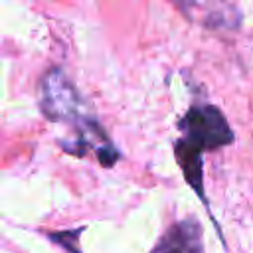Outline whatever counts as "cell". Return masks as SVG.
<instances>
[{
  "mask_svg": "<svg viewBox=\"0 0 253 253\" xmlns=\"http://www.w3.org/2000/svg\"><path fill=\"white\" fill-rule=\"evenodd\" d=\"M42 109L45 113L47 119L51 121H65L71 123L77 128V142L73 144L75 152L83 154L85 146H95L97 148V156L101 160L103 166H111L115 164V160L119 158V152L115 150L113 144H99L101 142H109L105 132L99 128L97 121L83 115V105L73 89V85L65 79V75L59 69H51L49 73H45L43 81H42ZM73 152V150H69Z\"/></svg>",
  "mask_w": 253,
  "mask_h": 253,
  "instance_id": "1",
  "label": "cell"
},
{
  "mask_svg": "<svg viewBox=\"0 0 253 253\" xmlns=\"http://www.w3.org/2000/svg\"><path fill=\"white\" fill-rule=\"evenodd\" d=\"M150 253H204L202 227L196 219H184L166 229Z\"/></svg>",
  "mask_w": 253,
  "mask_h": 253,
  "instance_id": "3",
  "label": "cell"
},
{
  "mask_svg": "<svg viewBox=\"0 0 253 253\" xmlns=\"http://www.w3.org/2000/svg\"><path fill=\"white\" fill-rule=\"evenodd\" d=\"M182 138L194 144L200 150H213L225 146L233 140V132L221 115L219 109L213 105H198L192 107L180 121Z\"/></svg>",
  "mask_w": 253,
  "mask_h": 253,
  "instance_id": "2",
  "label": "cell"
},
{
  "mask_svg": "<svg viewBox=\"0 0 253 253\" xmlns=\"http://www.w3.org/2000/svg\"><path fill=\"white\" fill-rule=\"evenodd\" d=\"M174 156L188 180V184L202 196V200L206 202L204 198V188H202V178H204V172H202V150L196 148L194 144H190L188 140L184 138H178L174 142Z\"/></svg>",
  "mask_w": 253,
  "mask_h": 253,
  "instance_id": "4",
  "label": "cell"
}]
</instances>
